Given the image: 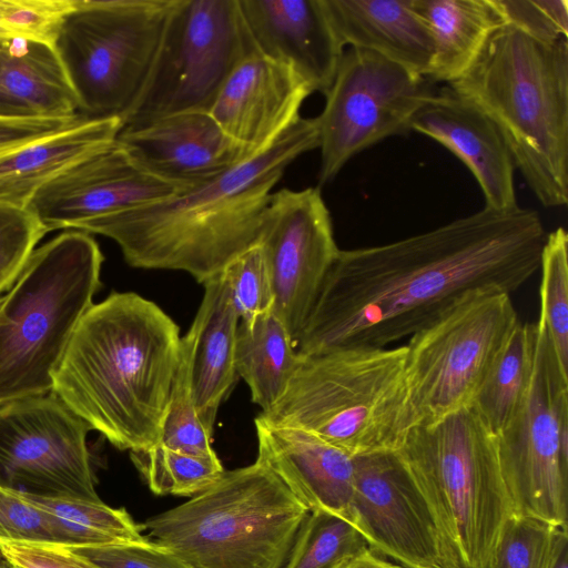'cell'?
I'll use <instances>...</instances> for the list:
<instances>
[{
	"label": "cell",
	"instance_id": "obj_1",
	"mask_svg": "<svg viewBox=\"0 0 568 568\" xmlns=\"http://www.w3.org/2000/svg\"><path fill=\"white\" fill-rule=\"evenodd\" d=\"M546 236L534 210L484 207L388 244L339 250L295 348L387 347L467 292L511 294L539 270Z\"/></svg>",
	"mask_w": 568,
	"mask_h": 568
},
{
	"label": "cell",
	"instance_id": "obj_2",
	"mask_svg": "<svg viewBox=\"0 0 568 568\" xmlns=\"http://www.w3.org/2000/svg\"><path fill=\"white\" fill-rule=\"evenodd\" d=\"M314 149L316 118H301L267 150L211 181L75 230L113 240L133 267L183 271L204 285L257 245L273 187L292 162Z\"/></svg>",
	"mask_w": 568,
	"mask_h": 568
},
{
	"label": "cell",
	"instance_id": "obj_3",
	"mask_svg": "<svg viewBox=\"0 0 568 568\" xmlns=\"http://www.w3.org/2000/svg\"><path fill=\"white\" fill-rule=\"evenodd\" d=\"M179 326L155 303L113 292L80 320L51 393L121 450L159 443L180 361Z\"/></svg>",
	"mask_w": 568,
	"mask_h": 568
},
{
	"label": "cell",
	"instance_id": "obj_4",
	"mask_svg": "<svg viewBox=\"0 0 568 568\" xmlns=\"http://www.w3.org/2000/svg\"><path fill=\"white\" fill-rule=\"evenodd\" d=\"M496 126L545 207L568 202V42L537 40L505 24L447 84Z\"/></svg>",
	"mask_w": 568,
	"mask_h": 568
},
{
	"label": "cell",
	"instance_id": "obj_5",
	"mask_svg": "<svg viewBox=\"0 0 568 568\" xmlns=\"http://www.w3.org/2000/svg\"><path fill=\"white\" fill-rule=\"evenodd\" d=\"M300 363L277 402L258 417L310 433L352 457L395 452L416 426L405 345L339 346Z\"/></svg>",
	"mask_w": 568,
	"mask_h": 568
},
{
	"label": "cell",
	"instance_id": "obj_6",
	"mask_svg": "<svg viewBox=\"0 0 568 568\" xmlns=\"http://www.w3.org/2000/svg\"><path fill=\"white\" fill-rule=\"evenodd\" d=\"M395 452L434 515L448 568H490L513 515L496 434L470 406L413 427Z\"/></svg>",
	"mask_w": 568,
	"mask_h": 568
},
{
	"label": "cell",
	"instance_id": "obj_7",
	"mask_svg": "<svg viewBox=\"0 0 568 568\" xmlns=\"http://www.w3.org/2000/svg\"><path fill=\"white\" fill-rule=\"evenodd\" d=\"M91 234L67 231L29 257L0 305V405L51 393L69 341L101 286Z\"/></svg>",
	"mask_w": 568,
	"mask_h": 568
},
{
	"label": "cell",
	"instance_id": "obj_8",
	"mask_svg": "<svg viewBox=\"0 0 568 568\" xmlns=\"http://www.w3.org/2000/svg\"><path fill=\"white\" fill-rule=\"evenodd\" d=\"M308 513L255 460L142 527L187 568H283Z\"/></svg>",
	"mask_w": 568,
	"mask_h": 568
},
{
	"label": "cell",
	"instance_id": "obj_9",
	"mask_svg": "<svg viewBox=\"0 0 568 568\" xmlns=\"http://www.w3.org/2000/svg\"><path fill=\"white\" fill-rule=\"evenodd\" d=\"M175 0H79L53 47L79 115L124 121L152 72Z\"/></svg>",
	"mask_w": 568,
	"mask_h": 568
},
{
	"label": "cell",
	"instance_id": "obj_10",
	"mask_svg": "<svg viewBox=\"0 0 568 568\" xmlns=\"http://www.w3.org/2000/svg\"><path fill=\"white\" fill-rule=\"evenodd\" d=\"M518 322L510 294L475 290L409 336L405 379L416 426L471 406Z\"/></svg>",
	"mask_w": 568,
	"mask_h": 568
},
{
	"label": "cell",
	"instance_id": "obj_11",
	"mask_svg": "<svg viewBox=\"0 0 568 568\" xmlns=\"http://www.w3.org/2000/svg\"><path fill=\"white\" fill-rule=\"evenodd\" d=\"M530 382L507 426L496 435L513 515L568 524V376L538 320Z\"/></svg>",
	"mask_w": 568,
	"mask_h": 568
},
{
	"label": "cell",
	"instance_id": "obj_12",
	"mask_svg": "<svg viewBox=\"0 0 568 568\" xmlns=\"http://www.w3.org/2000/svg\"><path fill=\"white\" fill-rule=\"evenodd\" d=\"M255 50L239 0H175L150 78L123 126L210 112L230 74Z\"/></svg>",
	"mask_w": 568,
	"mask_h": 568
},
{
	"label": "cell",
	"instance_id": "obj_13",
	"mask_svg": "<svg viewBox=\"0 0 568 568\" xmlns=\"http://www.w3.org/2000/svg\"><path fill=\"white\" fill-rule=\"evenodd\" d=\"M435 91L427 78L375 52L349 47L316 116L320 183L333 181L362 151L409 132L414 115Z\"/></svg>",
	"mask_w": 568,
	"mask_h": 568
},
{
	"label": "cell",
	"instance_id": "obj_14",
	"mask_svg": "<svg viewBox=\"0 0 568 568\" xmlns=\"http://www.w3.org/2000/svg\"><path fill=\"white\" fill-rule=\"evenodd\" d=\"M90 426L54 394L0 405V485L34 495L100 499Z\"/></svg>",
	"mask_w": 568,
	"mask_h": 568
},
{
	"label": "cell",
	"instance_id": "obj_15",
	"mask_svg": "<svg viewBox=\"0 0 568 568\" xmlns=\"http://www.w3.org/2000/svg\"><path fill=\"white\" fill-rule=\"evenodd\" d=\"M257 244L271 275L273 312L295 344L339 253L321 190L272 193Z\"/></svg>",
	"mask_w": 568,
	"mask_h": 568
},
{
	"label": "cell",
	"instance_id": "obj_16",
	"mask_svg": "<svg viewBox=\"0 0 568 568\" xmlns=\"http://www.w3.org/2000/svg\"><path fill=\"white\" fill-rule=\"evenodd\" d=\"M354 460L349 519L367 546L405 568H448L434 515L396 452Z\"/></svg>",
	"mask_w": 568,
	"mask_h": 568
},
{
	"label": "cell",
	"instance_id": "obj_17",
	"mask_svg": "<svg viewBox=\"0 0 568 568\" xmlns=\"http://www.w3.org/2000/svg\"><path fill=\"white\" fill-rule=\"evenodd\" d=\"M185 189L146 171L115 141L49 181L26 207L49 233L75 230L88 221L158 202Z\"/></svg>",
	"mask_w": 568,
	"mask_h": 568
},
{
	"label": "cell",
	"instance_id": "obj_18",
	"mask_svg": "<svg viewBox=\"0 0 568 568\" xmlns=\"http://www.w3.org/2000/svg\"><path fill=\"white\" fill-rule=\"evenodd\" d=\"M116 141L152 174L191 187L255 155L229 136L210 112H184L124 125Z\"/></svg>",
	"mask_w": 568,
	"mask_h": 568
},
{
	"label": "cell",
	"instance_id": "obj_19",
	"mask_svg": "<svg viewBox=\"0 0 568 568\" xmlns=\"http://www.w3.org/2000/svg\"><path fill=\"white\" fill-rule=\"evenodd\" d=\"M312 93L291 67L255 50L230 74L210 114L229 136L257 154L302 118V104Z\"/></svg>",
	"mask_w": 568,
	"mask_h": 568
},
{
	"label": "cell",
	"instance_id": "obj_20",
	"mask_svg": "<svg viewBox=\"0 0 568 568\" xmlns=\"http://www.w3.org/2000/svg\"><path fill=\"white\" fill-rule=\"evenodd\" d=\"M250 38L261 54L291 67L311 88L326 94L344 45L322 0H239Z\"/></svg>",
	"mask_w": 568,
	"mask_h": 568
},
{
	"label": "cell",
	"instance_id": "obj_21",
	"mask_svg": "<svg viewBox=\"0 0 568 568\" xmlns=\"http://www.w3.org/2000/svg\"><path fill=\"white\" fill-rule=\"evenodd\" d=\"M410 131L426 135L456 155L481 189L486 209L517 207L515 164L494 123L449 87L435 93L420 106Z\"/></svg>",
	"mask_w": 568,
	"mask_h": 568
},
{
	"label": "cell",
	"instance_id": "obj_22",
	"mask_svg": "<svg viewBox=\"0 0 568 568\" xmlns=\"http://www.w3.org/2000/svg\"><path fill=\"white\" fill-rule=\"evenodd\" d=\"M256 460L273 471L310 510L349 518L355 481L354 457L295 428L274 427L258 416Z\"/></svg>",
	"mask_w": 568,
	"mask_h": 568
},
{
	"label": "cell",
	"instance_id": "obj_23",
	"mask_svg": "<svg viewBox=\"0 0 568 568\" xmlns=\"http://www.w3.org/2000/svg\"><path fill=\"white\" fill-rule=\"evenodd\" d=\"M345 45L375 52L418 77H427L433 41L415 0H322Z\"/></svg>",
	"mask_w": 568,
	"mask_h": 568
},
{
	"label": "cell",
	"instance_id": "obj_24",
	"mask_svg": "<svg viewBox=\"0 0 568 568\" xmlns=\"http://www.w3.org/2000/svg\"><path fill=\"white\" fill-rule=\"evenodd\" d=\"M123 128L119 118H82L51 135L0 152V203L26 207L49 181L112 145Z\"/></svg>",
	"mask_w": 568,
	"mask_h": 568
},
{
	"label": "cell",
	"instance_id": "obj_25",
	"mask_svg": "<svg viewBox=\"0 0 568 568\" xmlns=\"http://www.w3.org/2000/svg\"><path fill=\"white\" fill-rule=\"evenodd\" d=\"M0 110L19 118L79 115L75 92L52 44L0 38Z\"/></svg>",
	"mask_w": 568,
	"mask_h": 568
},
{
	"label": "cell",
	"instance_id": "obj_26",
	"mask_svg": "<svg viewBox=\"0 0 568 568\" xmlns=\"http://www.w3.org/2000/svg\"><path fill=\"white\" fill-rule=\"evenodd\" d=\"M195 317L199 334L192 364L195 412L213 434L217 410L236 378L235 343L239 316L231 303L223 274L204 284Z\"/></svg>",
	"mask_w": 568,
	"mask_h": 568
},
{
	"label": "cell",
	"instance_id": "obj_27",
	"mask_svg": "<svg viewBox=\"0 0 568 568\" xmlns=\"http://www.w3.org/2000/svg\"><path fill=\"white\" fill-rule=\"evenodd\" d=\"M429 30L433 58L427 79L447 84L474 64L505 20L497 0H415Z\"/></svg>",
	"mask_w": 568,
	"mask_h": 568
},
{
	"label": "cell",
	"instance_id": "obj_28",
	"mask_svg": "<svg viewBox=\"0 0 568 568\" xmlns=\"http://www.w3.org/2000/svg\"><path fill=\"white\" fill-rule=\"evenodd\" d=\"M300 358L287 328L274 312L252 323H239L235 369L261 413L267 412L281 397Z\"/></svg>",
	"mask_w": 568,
	"mask_h": 568
},
{
	"label": "cell",
	"instance_id": "obj_29",
	"mask_svg": "<svg viewBox=\"0 0 568 568\" xmlns=\"http://www.w3.org/2000/svg\"><path fill=\"white\" fill-rule=\"evenodd\" d=\"M536 333L537 323L518 322L471 404L496 435L510 422L528 389Z\"/></svg>",
	"mask_w": 568,
	"mask_h": 568
},
{
	"label": "cell",
	"instance_id": "obj_30",
	"mask_svg": "<svg viewBox=\"0 0 568 568\" xmlns=\"http://www.w3.org/2000/svg\"><path fill=\"white\" fill-rule=\"evenodd\" d=\"M23 494L50 516L60 546H98L144 538L141 534L143 527L124 508H112L101 499Z\"/></svg>",
	"mask_w": 568,
	"mask_h": 568
},
{
	"label": "cell",
	"instance_id": "obj_31",
	"mask_svg": "<svg viewBox=\"0 0 568 568\" xmlns=\"http://www.w3.org/2000/svg\"><path fill=\"white\" fill-rule=\"evenodd\" d=\"M199 334V320L181 337L180 361L174 376L160 445L173 450L203 457L216 456L212 434L201 423L193 402L192 364Z\"/></svg>",
	"mask_w": 568,
	"mask_h": 568
},
{
	"label": "cell",
	"instance_id": "obj_32",
	"mask_svg": "<svg viewBox=\"0 0 568 568\" xmlns=\"http://www.w3.org/2000/svg\"><path fill=\"white\" fill-rule=\"evenodd\" d=\"M130 455L156 495L195 496L214 484L224 471L217 455L195 456L160 444L130 452Z\"/></svg>",
	"mask_w": 568,
	"mask_h": 568
},
{
	"label": "cell",
	"instance_id": "obj_33",
	"mask_svg": "<svg viewBox=\"0 0 568 568\" xmlns=\"http://www.w3.org/2000/svg\"><path fill=\"white\" fill-rule=\"evenodd\" d=\"M367 544L353 521L325 510L302 521L283 568H334Z\"/></svg>",
	"mask_w": 568,
	"mask_h": 568
},
{
	"label": "cell",
	"instance_id": "obj_34",
	"mask_svg": "<svg viewBox=\"0 0 568 568\" xmlns=\"http://www.w3.org/2000/svg\"><path fill=\"white\" fill-rule=\"evenodd\" d=\"M540 314L561 372L568 376V234L561 226L548 233L540 267Z\"/></svg>",
	"mask_w": 568,
	"mask_h": 568
},
{
	"label": "cell",
	"instance_id": "obj_35",
	"mask_svg": "<svg viewBox=\"0 0 568 568\" xmlns=\"http://www.w3.org/2000/svg\"><path fill=\"white\" fill-rule=\"evenodd\" d=\"M222 274L241 323H252L273 312V285L258 244L232 261Z\"/></svg>",
	"mask_w": 568,
	"mask_h": 568
},
{
	"label": "cell",
	"instance_id": "obj_36",
	"mask_svg": "<svg viewBox=\"0 0 568 568\" xmlns=\"http://www.w3.org/2000/svg\"><path fill=\"white\" fill-rule=\"evenodd\" d=\"M556 527L535 517L511 515L496 542L490 568H546Z\"/></svg>",
	"mask_w": 568,
	"mask_h": 568
},
{
	"label": "cell",
	"instance_id": "obj_37",
	"mask_svg": "<svg viewBox=\"0 0 568 568\" xmlns=\"http://www.w3.org/2000/svg\"><path fill=\"white\" fill-rule=\"evenodd\" d=\"M47 233L27 207L0 203V294L12 287Z\"/></svg>",
	"mask_w": 568,
	"mask_h": 568
},
{
	"label": "cell",
	"instance_id": "obj_38",
	"mask_svg": "<svg viewBox=\"0 0 568 568\" xmlns=\"http://www.w3.org/2000/svg\"><path fill=\"white\" fill-rule=\"evenodd\" d=\"M58 545L50 516L22 491L0 485V546Z\"/></svg>",
	"mask_w": 568,
	"mask_h": 568
},
{
	"label": "cell",
	"instance_id": "obj_39",
	"mask_svg": "<svg viewBox=\"0 0 568 568\" xmlns=\"http://www.w3.org/2000/svg\"><path fill=\"white\" fill-rule=\"evenodd\" d=\"M79 0H2L1 22L9 37L54 43Z\"/></svg>",
	"mask_w": 568,
	"mask_h": 568
},
{
	"label": "cell",
	"instance_id": "obj_40",
	"mask_svg": "<svg viewBox=\"0 0 568 568\" xmlns=\"http://www.w3.org/2000/svg\"><path fill=\"white\" fill-rule=\"evenodd\" d=\"M505 24L541 41L567 39V0H497Z\"/></svg>",
	"mask_w": 568,
	"mask_h": 568
},
{
	"label": "cell",
	"instance_id": "obj_41",
	"mask_svg": "<svg viewBox=\"0 0 568 568\" xmlns=\"http://www.w3.org/2000/svg\"><path fill=\"white\" fill-rule=\"evenodd\" d=\"M69 548L101 568H187L170 549L145 537L138 541Z\"/></svg>",
	"mask_w": 568,
	"mask_h": 568
},
{
	"label": "cell",
	"instance_id": "obj_42",
	"mask_svg": "<svg viewBox=\"0 0 568 568\" xmlns=\"http://www.w3.org/2000/svg\"><path fill=\"white\" fill-rule=\"evenodd\" d=\"M7 557L22 568H101L69 547L58 545H1Z\"/></svg>",
	"mask_w": 568,
	"mask_h": 568
},
{
	"label": "cell",
	"instance_id": "obj_43",
	"mask_svg": "<svg viewBox=\"0 0 568 568\" xmlns=\"http://www.w3.org/2000/svg\"><path fill=\"white\" fill-rule=\"evenodd\" d=\"M81 119V115L71 118L0 115V152L62 131Z\"/></svg>",
	"mask_w": 568,
	"mask_h": 568
},
{
	"label": "cell",
	"instance_id": "obj_44",
	"mask_svg": "<svg viewBox=\"0 0 568 568\" xmlns=\"http://www.w3.org/2000/svg\"><path fill=\"white\" fill-rule=\"evenodd\" d=\"M334 568H402L382 558L379 554L368 546L349 555Z\"/></svg>",
	"mask_w": 568,
	"mask_h": 568
},
{
	"label": "cell",
	"instance_id": "obj_45",
	"mask_svg": "<svg viewBox=\"0 0 568 568\" xmlns=\"http://www.w3.org/2000/svg\"><path fill=\"white\" fill-rule=\"evenodd\" d=\"M546 568H568L567 526L556 527Z\"/></svg>",
	"mask_w": 568,
	"mask_h": 568
},
{
	"label": "cell",
	"instance_id": "obj_46",
	"mask_svg": "<svg viewBox=\"0 0 568 568\" xmlns=\"http://www.w3.org/2000/svg\"><path fill=\"white\" fill-rule=\"evenodd\" d=\"M0 568H16V565L7 557L0 546Z\"/></svg>",
	"mask_w": 568,
	"mask_h": 568
},
{
	"label": "cell",
	"instance_id": "obj_47",
	"mask_svg": "<svg viewBox=\"0 0 568 568\" xmlns=\"http://www.w3.org/2000/svg\"><path fill=\"white\" fill-rule=\"evenodd\" d=\"M1 6H2V0H0V38H8L9 36H8L7 31L4 30L2 22H1Z\"/></svg>",
	"mask_w": 568,
	"mask_h": 568
},
{
	"label": "cell",
	"instance_id": "obj_48",
	"mask_svg": "<svg viewBox=\"0 0 568 568\" xmlns=\"http://www.w3.org/2000/svg\"><path fill=\"white\" fill-rule=\"evenodd\" d=\"M2 301H3V296H0V305H1Z\"/></svg>",
	"mask_w": 568,
	"mask_h": 568
},
{
	"label": "cell",
	"instance_id": "obj_49",
	"mask_svg": "<svg viewBox=\"0 0 568 568\" xmlns=\"http://www.w3.org/2000/svg\"><path fill=\"white\" fill-rule=\"evenodd\" d=\"M0 115H1V116H4V115L2 114V112H1V110H0Z\"/></svg>",
	"mask_w": 568,
	"mask_h": 568
},
{
	"label": "cell",
	"instance_id": "obj_50",
	"mask_svg": "<svg viewBox=\"0 0 568 568\" xmlns=\"http://www.w3.org/2000/svg\"><path fill=\"white\" fill-rule=\"evenodd\" d=\"M16 568H22V567L16 565Z\"/></svg>",
	"mask_w": 568,
	"mask_h": 568
}]
</instances>
